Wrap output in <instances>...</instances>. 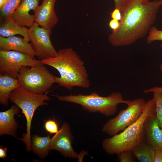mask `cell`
Listing matches in <instances>:
<instances>
[{
	"mask_svg": "<svg viewBox=\"0 0 162 162\" xmlns=\"http://www.w3.org/2000/svg\"><path fill=\"white\" fill-rule=\"evenodd\" d=\"M153 98L155 105V115L160 128L162 129V93L153 92Z\"/></svg>",
	"mask_w": 162,
	"mask_h": 162,
	"instance_id": "cell-21",
	"label": "cell"
},
{
	"mask_svg": "<svg viewBox=\"0 0 162 162\" xmlns=\"http://www.w3.org/2000/svg\"><path fill=\"white\" fill-rule=\"evenodd\" d=\"M160 70L162 73V64H160L159 66ZM143 92L145 93L153 92H159L162 93V86L161 87H154L153 88L145 90H143Z\"/></svg>",
	"mask_w": 162,
	"mask_h": 162,
	"instance_id": "cell-26",
	"label": "cell"
},
{
	"mask_svg": "<svg viewBox=\"0 0 162 162\" xmlns=\"http://www.w3.org/2000/svg\"><path fill=\"white\" fill-rule=\"evenodd\" d=\"M40 0H22L14 12L12 18L20 26L31 27L35 22L34 15L29 11L34 12L39 6Z\"/></svg>",
	"mask_w": 162,
	"mask_h": 162,
	"instance_id": "cell-12",
	"label": "cell"
},
{
	"mask_svg": "<svg viewBox=\"0 0 162 162\" xmlns=\"http://www.w3.org/2000/svg\"><path fill=\"white\" fill-rule=\"evenodd\" d=\"M115 8L119 9L121 12L127 0H113Z\"/></svg>",
	"mask_w": 162,
	"mask_h": 162,
	"instance_id": "cell-29",
	"label": "cell"
},
{
	"mask_svg": "<svg viewBox=\"0 0 162 162\" xmlns=\"http://www.w3.org/2000/svg\"><path fill=\"white\" fill-rule=\"evenodd\" d=\"M52 95L57 97L59 101L78 104L84 110L92 112H98L107 117L116 113L118 104L127 105L130 101L124 100L122 94L119 92H113L107 97L100 96L96 92L88 95Z\"/></svg>",
	"mask_w": 162,
	"mask_h": 162,
	"instance_id": "cell-4",
	"label": "cell"
},
{
	"mask_svg": "<svg viewBox=\"0 0 162 162\" xmlns=\"http://www.w3.org/2000/svg\"><path fill=\"white\" fill-rule=\"evenodd\" d=\"M22 0H8L6 3L1 8L2 14L6 19L12 17L13 15L20 4Z\"/></svg>",
	"mask_w": 162,
	"mask_h": 162,
	"instance_id": "cell-20",
	"label": "cell"
},
{
	"mask_svg": "<svg viewBox=\"0 0 162 162\" xmlns=\"http://www.w3.org/2000/svg\"><path fill=\"white\" fill-rule=\"evenodd\" d=\"M162 0H127L121 11L119 28L109 35L112 46H127L144 37L154 22Z\"/></svg>",
	"mask_w": 162,
	"mask_h": 162,
	"instance_id": "cell-1",
	"label": "cell"
},
{
	"mask_svg": "<svg viewBox=\"0 0 162 162\" xmlns=\"http://www.w3.org/2000/svg\"><path fill=\"white\" fill-rule=\"evenodd\" d=\"M155 108L153 98L146 102L141 116L136 122L119 134L104 140L102 146L105 151L110 154H118L124 150H131L144 141L145 121L148 116L155 114Z\"/></svg>",
	"mask_w": 162,
	"mask_h": 162,
	"instance_id": "cell-3",
	"label": "cell"
},
{
	"mask_svg": "<svg viewBox=\"0 0 162 162\" xmlns=\"http://www.w3.org/2000/svg\"><path fill=\"white\" fill-rule=\"evenodd\" d=\"M155 149L143 141L133 147L131 150L140 162H154Z\"/></svg>",
	"mask_w": 162,
	"mask_h": 162,
	"instance_id": "cell-19",
	"label": "cell"
},
{
	"mask_svg": "<svg viewBox=\"0 0 162 162\" xmlns=\"http://www.w3.org/2000/svg\"><path fill=\"white\" fill-rule=\"evenodd\" d=\"M28 30L25 27L20 26L12 17H10L6 19L4 23L0 26V35L3 37H7L20 34L29 42Z\"/></svg>",
	"mask_w": 162,
	"mask_h": 162,
	"instance_id": "cell-17",
	"label": "cell"
},
{
	"mask_svg": "<svg viewBox=\"0 0 162 162\" xmlns=\"http://www.w3.org/2000/svg\"><path fill=\"white\" fill-rule=\"evenodd\" d=\"M51 142L50 136L42 137L35 134L31 137V149L33 152L41 158H45L48 155Z\"/></svg>",
	"mask_w": 162,
	"mask_h": 162,
	"instance_id": "cell-18",
	"label": "cell"
},
{
	"mask_svg": "<svg viewBox=\"0 0 162 162\" xmlns=\"http://www.w3.org/2000/svg\"><path fill=\"white\" fill-rule=\"evenodd\" d=\"M119 161L121 162H133L135 159L131 150H124L118 154Z\"/></svg>",
	"mask_w": 162,
	"mask_h": 162,
	"instance_id": "cell-24",
	"label": "cell"
},
{
	"mask_svg": "<svg viewBox=\"0 0 162 162\" xmlns=\"http://www.w3.org/2000/svg\"><path fill=\"white\" fill-rule=\"evenodd\" d=\"M73 140L70 126L64 122L58 131L51 138L50 150L57 151L65 157L77 158L82 161L85 154H78L75 152L72 145Z\"/></svg>",
	"mask_w": 162,
	"mask_h": 162,
	"instance_id": "cell-10",
	"label": "cell"
},
{
	"mask_svg": "<svg viewBox=\"0 0 162 162\" xmlns=\"http://www.w3.org/2000/svg\"><path fill=\"white\" fill-rule=\"evenodd\" d=\"M149 32V35L146 39L147 42L148 44L156 40L162 41V30H159L155 27H152Z\"/></svg>",
	"mask_w": 162,
	"mask_h": 162,
	"instance_id": "cell-22",
	"label": "cell"
},
{
	"mask_svg": "<svg viewBox=\"0 0 162 162\" xmlns=\"http://www.w3.org/2000/svg\"><path fill=\"white\" fill-rule=\"evenodd\" d=\"M57 0H43L34 12L35 22L39 26L52 31L58 19L55 6Z\"/></svg>",
	"mask_w": 162,
	"mask_h": 162,
	"instance_id": "cell-11",
	"label": "cell"
},
{
	"mask_svg": "<svg viewBox=\"0 0 162 162\" xmlns=\"http://www.w3.org/2000/svg\"><path fill=\"white\" fill-rule=\"evenodd\" d=\"M41 63L56 69L60 76H55L56 83L71 90L74 87L88 88L90 81L84 63L72 48L60 49L57 56L40 60Z\"/></svg>",
	"mask_w": 162,
	"mask_h": 162,
	"instance_id": "cell-2",
	"label": "cell"
},
{
	"mask_svg": "<svg viewBox=\"0 0 162 162\" xmlns=\"http://www.w3.org/2000/svg\"><path fill=\"white\" fill-rule=\"evenodd\" d=\"M42 64L40 61L22 52L0 50V71L17 79L21 68Z\"/></svg>",
	"mask_w": 162,
	"mask_h": 162,
	"instance_id": "cell-8",
	"label": "cell"
},
{
	"mask_svg": "<svg viewBox=\"0 0 162 162\" xmlns=\"http://www.w3.org/2000/svg\"><path fill=\"white\" fill-rule=\"evenodd\" d=\"M7 147L3 148L2 146H0V158L5 159L7 156Z\"/></svg>",
	"mask_w": 162,
	"mask_h": 162,
	"instance_id": "cell-30",
	"label": "cell"
},
{
	"mask_svg": "<svg viewBox=\"0 0 162 162\" xmlns=\"http://www.w3.org/2000/svg\"><path fill=\"white\" fill-rule=\"evenodd\" d=\"M52 31L40 27L36 23L29 28L28 36L36 56L40 60L56 56L57 51L50 38Z\"/></svg>",
	"mask_w": 162,
	"mask_h": 162,
	"instance_id": "cell-9",
	"label": "cell"
},
{
	"mask_svg": "<svg viewBox=\"0 0 162 162\" xmlns=\"http://www.w3.org/2000/svg\"><path fill=\"white\" fill-rule=\"evenodd\" d=\"M0 50L19 52L33 58L35 56L30 43L23 38L14 36L3 37L0 35Z\"/></svg>",
	"mask_w": 162,
	"mask_h": 162,
	"instance_id": "cell-14",
	"label": "cell"
},
{
	"mask_svg": "<svg viewBox=\"0 0 162 162\" xmlns=\"http://www.w3.org/2000/svg\"><path fill=\"white\" fill-rule=\"evenodd\" d=\"M19 108L16 104H13L9 109L0 112V136L8 134L16 137L18 124L14 116L18 113Z\"/></svg>",
	"mask_w": 162,
	"mask_h": 162,
	"instance_id": "cell-15",
	"label": "cell"
},
{
	"mask_svg": "<svg viewBox=\"0 0 162 162\" xmlns=\"http://www.w3.org/2000/svg\"><path fill=\"white\" fill-rule=\"evenodd\" d=\"M21 87L17 79L5 74L0 75V103L7 106L11 93Z\"/></svg>",
	"mask_w": 162,
	"mask_h": 162,
	"instance_id": "cell-16",
	"label": "cell"
},
{
	"mask_svg": "<svg viewBox=\"0 0 162 162\" xmlns=\"http://www.w3.org/2000/svg\"><path fill=\"white\" fill-rule=\"evenodd\" d=\"M154 162H162V149L155 150Z\"/></svg>",
	"mask_w": 162,
	"mask_h": 162,
	"instance_id": "cell-27",
	"label": "cell"
},
{
	"mask_svg": "<svg viewBox=\"0 0 162 162\" xmlns=\"http://www.w3.org/2000/svg\"><path fill=\"white\" fill-rule=\"evenodd\" d=\"M49 91L44 94H38L32 93L20 87L14 90L10 94L9 100L17 105L22 111L26 120V132L20 140L26 145L27 151L31 152V123L34 113L39 106L48 104L46 101L49 100L47 94Z\"/></svg>",
	"mask_w": 162,
	"mask_h": 162,
	"instance_id": "cell-5",
	"label": "cell"
},
{
	"mask_svg": "<svg viewBox=\"0 0 162 162\" xmlns=\"http://www.w3.org/2000/svg\"><path fill=\"white\" fill-rule=\"evenodd\" d=\"M44 127L50 135L56 134L58 131V125L55 119H49L45 121Z\"/></svg>",
	"mask_w": 162,
	"mask_h": 162,
	"instance_id": "cell-23",
	"label": "cell"
},
{
	"mask_svg": "<svg viewBox=\"0 0 162 162\" xmlns=\"http://www.w3.org/2000/svg\"><path fill=\"white\" fill-rule=\"evenodd\" d=\"M145 136L144 141L154 149H162V129L155 114L149 116L145 122Z\"/></svg>",
	"mask_w": 162,
	"mask_h": 162,
	"instance_id": "cell-13",
	"label": "cell"
},
{
	"mask_svg": "<svg viewBox=\"0 0 162 162\" xmlns=\"http://www.w3.org/2000/svg\"><path fill=\"white\" fill-rule=\"evenodd\" d=\"M160 46L161 48H162V43L160 44Z\"/></svg>",
	"mask_w": 162,
	"mask_h": 162,
	"instance_id": "cell-32",
	"label": "cell"
},
{
	"mask_svg": "<svg viewBox=\"0 0 162 162\" xmlns=\"http://www.w3.org/2000/svg\"><path fill=\"white\" fill-rule=\"evenodd\" d=\"M8 1V0H0V8L3 7Z\"/></svg>",
	"mask_w": 162,
	"mask_h": 162,
	"instance_id": "cell-31",
	"label": "cell"
},
{
	"mask_svg": "<svg viewBox=\"0 0 162 162\" xmlns=\"http://www.w3.org/2000/svg\"><path fill=\"white\" fill-rule=\"evenodd\" d=\"M146 103L142 98L130 100L127 108L121 110L117 116L105 123L102 128V132L112 136L124 130L139 118Z\"/></svg>",
	"mask_w": 162,
	"mask_h": 162,
	"instance_id": "cell-7",
	"label": "cell"
},
{
	"mask_svg": "<svg viewBox=\"0 0 162 162\" xmlns=\"http://www.w3.org/2000/svg\"><path fill=\"white\" fill-rule=\"evenodd\" d=\"M17 79L21 87L38 94H44L56 83L55 76L42 63L30 68L22 67Z\"/></svg>",
	"mask_w": 162,
	"mask_h": 162,
	"instance_id": "cell-6",
	"label": "cell"
},
{
	"mask_svg": "<svg viewBox=\"0 0 162 162\" xmlns=\"http://www.w3.org/2000/svg\"><path fill=\"white\" fill-rule=\"evenodd\" d=\"M110 17L113 19L120 21L122 19V14L119 9L116 8L110 13Z\"/></svg>",
	"mask_w": 162,
	"mask_h": 162,
	"instance_id": "cell-25",
	"label": "cell"
},
{
	"mask_svg": "<svg viewBox=\"0 0 162 162\" xmlns=\"http://www.w3.org/2000/svg\"><path fill=\"white\" fill-rule=\"evenodd\" d=\"M110 28L112 30V31H115L117 30L120 26L119 21L112 19L109 23Z\"/></svg>",
	"mask_w": 162,
	"mask_h": 162,
	"instance_id": "cell-28",
	"label": "cell"
}]
</instances>
